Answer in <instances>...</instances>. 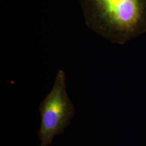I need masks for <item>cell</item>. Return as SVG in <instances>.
Segmentation results:
<instances>
[{
	"instance_id": "6da1fadb",
	"label": "cell",
	"mask_w": 146,
	"mask_h": 146,
	"mask_svg": "<svg viewBox=\"0 0 146 146\" xmlns=\"http://www.w3.org/2000/svg\"><path fill=\"white\" fill-rule=\"evenodd\" d=\"M86 25L122 45L146 32V0H80Z\"/></svg>"
},
{
	"instance_id": "7a4b0ae2",
	"label": "cell",
	"mask_w": 146,
	"mask_h": 146,
	"mask_svg": "<svg viewBox=\"0 0 146 146\" xmlns=\"http://www.w3.org/2000/svg\"><path fill=\"white\" fill-rule=\"evenodd\" d=\"M39 111L40 146H49L55 136L62 134L75 113L66 90V75L62 69L58 70L52 89L41 103Z\"/></svg>"
}]
</instances>
